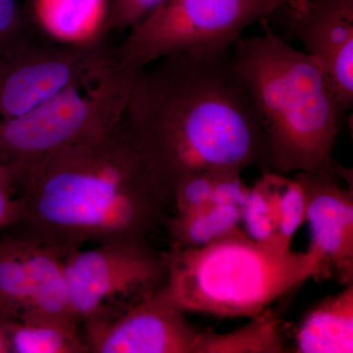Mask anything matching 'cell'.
Segmentation results:
<instances>
[{
  "mask_svg": "<svg viewBox=\"0 0 353 353\" xmlns=\"http://www.w3.org/2000/svg\"><path fill=\"white\" fill-rule=\"evenodd\" d=\"M121 125L170 194L196 174L269 167L231 50L170 55L139 69Z\"/></svg>",
  "mask_w": 353,
  "mask_h": 353,
  "instance_id": "6da1fadb",
  "label": "cell"
},
{
  "mask_svg": "<svg viewBox=\"0 0 353 353\" xmlns=\"http://www.w3.org/2000/svg\"><path fill=\"white\" fill-rule=\"evenodd\" d=\"M9 228L63 259L85 245L146 243L170 218V192L122 125L25 167Z\"/></svg>",
  "mask_w": 353,
  "mask_h": 353,
  "instance_id": "7a4b0ae2",
  "label": "cell"
},
{
  "mask_svg": "<svg viewBox=\"0 0 353 353\" xmlns=\"http://www.w3.org/2000/svg\"><path fill=\"white\" fill-rule=\"evenodd\" d=\"M241 36L231 53L259 118L269 167L281 174L336 173L333 153L343 110L321 69L267 19Z\"/></svg>",
  "mask_w": 353,
  "mask_h": 353,
  "instance_id": "3957f363",
  "label": "cell"
},
{
  "mask_svg": "<svg viewBox=\"0 0 353 353\" xmlns=\"http://www.w3.org/2000/svg\"><path fill=\"white\" fill-rule=\"evenodd\" d=\"M321 276L319 262L308 250L284 252L252 240L241 229L209 245L174 248L167 255L164 285L183 312L252 319Z\"/></svg>",
  "mask_w": 353,
  "mask_h": 353,
  "instance_id": "277c9868",
  "label": "cell"
},
{
  "mask_svg": "<svg viewBox=\"0 0 353 353\" xmlns=\"http://www.w3.org/2000/svg\"><path fill=\"white\" fill-rule=\"evenodd\" d=\"M281 0H164L114 46L121 68L138 71L170 55L220 54L255 23L270 19Z\"/></svg>",
  "mask_w": 353,
  "mask_h": 353,
  "instance_id": "5b68a950",
  "label": "cell"
},
{
  "mask_svg": "<svg viewBox=\"0 0 353 353\" xmlns=\"http://www.w3.org/2000/svg\"><path fill=\"white\" fill-rule=\"evenodd\" d=\"M136 73L118 67L2 123L0 153L24 169L48 153L113 131L122 120Z\"/></svg>",
  "mask_w": 353,
  "mask_h": 353,
  "instance_id": "8992f818",
  "label": "cell"
},
{
  "mask_svg": "<svg viewBox=\"0 0 353 353\" xmlns=\"http://www.w3.org/2000/svg\"><path fill=\"white\" fill-rule=\"evenodd\" d=\"M119 67L106 39L75 46L25 34L0 48V124Z\"/></svg>",
  "mask_w": 353,
  "mask_h": 353,
  "instance_id": "52a82bcc",
  "label": "cell"
},
{
  "mask_svg": "<svg viewBox=\"0 0 353 353\" xmlns=\"http://www.w3.org/2000/svg\"><path fill=\"white\" fill-rule=\"evenodd\" d=\"M71 315L77 322L122 310L164 284L167 255L148 243H114L63 257Z\"/></svg>",
  "mask_w": 353,
  "mask_h": 353,
  "instance_id": "ba28073f",
  "label": "cell"
},
{
  "mask_svg": "<svg viewBox=\"0 0 353 353\" xmlns=\"http://www.w3.org/2000/svg\"><path fill=\"white\" fill-rule=\"evenodd\" d=\"M169 296L164 284L122 310L85 321L92 353H194L199 332Z\"/></svg>",
  "mask_w": 353,
  "mask_h": 353,
  "instance_id": "9c48e42d",
  "label": "cell"
},
{
  "mask_svg": "<svg viewBox=\"0 0 353 353\" xmlns=\"http://www.w3.org/2000/svg\"><path fill=\"white\" fill-rule=\"evenodd\" d=\"M0 313L14 319L75 320L70 311L62 256L13 234L1 239Z\"/></svg>",
  "mask_w": 353,
  "mask_h": 353,
  "instance_id": "30bf717a",
  "label": "cell"
},
{
  "mask_svg": "<svg viewBox=\"0 0 353 353\" xmlns=\"http://www.w3.org/2000/svg\"><path fill=\"white\" fill-rule=\"evenodd\" d=\"M289 34L321 69L343 112L353 106V0H299L282 6Z\"/></svg>",
  "mask_w": 353,
  "mask_h": 353,
  "instance_id": "8fae6325",
  "label": "cell"
},
{
  "mask_svg": "<svg viewBox=\"0 0 353 353\" xmlns=\"http://www.w3.org/2000/svg\"><path fill=\"white\" fill-rule=\"evenodd\" d=\"M296 178L305 194L308 252L319 262L324 277L353 284L352 183L343 188L338 172H301Z\"/></svg>",
  "mask_w": 353,
  "mask_h": 353,
  "instance_id": "7c38bea8",
  "label": "cell"
},
{
  "mask_svg": "<svg viewBox=\"0 0 353 353\" xmlns=\"http://www.w3.org/2000/svg\"><path fill=\"white\" fill-rule=\"evenodd\" d=\"M109 6L108 0H32V14L51 41L90 46L106 38Z\"/></svg>",
  "mask_w": 353,
  "mask_h": 353,
  "instance_id": "4fadbf2b",
  "label": "cell"
},
{
  "mask_svg": "<svg viewBox=\"0 0 353 353\" xmlns=\"http://www.w3.org/2000/svg\"><path fill=\"white\" fill-rule=\"evenodd\" d=\"M296 352H353V284L315 304L294 336Z\"/></svg>",
  "mask_w": 353,
  "mask_h": 353,
  "instance_id": "5bb4252c",
  "label": "cell"
},
{
  "mask_svg": "<svg viewBox=\"0 0 353 353\" xmlns=\"http://www.w3.org/2000/svg\"><path fill=\"white\" fill-rule=\"evenodd\" d=\"M79 323L60 318L11 319V353H88Z\"/></svg>",
  "mask_w": 353,
  "mask_h": 353,
  "instance_id": "9a60e30c",
  "label": "cell"
},
{
  "mask_svg": "<svg viewBox=\"0 0 353 353\" xmlns=\"http://www.w3.org/2000/svg\"><path fill=\"white\" fill-rule=\"evenodd\" d=\"M241 208L209 204L192 213H174L166 226L175 248H199L241 230Z\"/></svg>",
  "mask_w": 353,
  "mask_h": 353,
  "instance_id": "2e32d148",
  "label": "cell"
},
{
  "mask_svg": "<svg viewBox=\"0 0 353 353\" xmlns=\"http://www.w3.org/2000/svg\"><path fill=\"white\" fill-rule=\"evenodd\" d=\"M284 350L280 321L266 311L230 333L211 329L199 332L194 353H281Z\"/></svg>",
  "mask_w": 353,
  "mask_h": 353,
  "instance_id": "e0dca14e",
  "label": "cell"
},
{
  "mask_svg": "<svg viewBox=\"0 0 353 353\" xmlns=\"http://www.w3.org/2000/svg\"><path fill=\"white\" fill-rule=\"evenodd\" d=\"M282 182V176L273 174L265 176L253 189L248 190L241 209L245 233L257 243L278 248H280L277 243V204Z\"/></svg>",
  "mask_w": 353,
  "mask_h": 353,
  "instance_id": "ac0fdd59",
  "label": "cell"
},
{
  "mask_svg": "<svg viewBox=\"0 0 353 353\" xmlns=\"http://www.w3.org/2000/svg\"><path fill=\"white\" fill-rule=\"evenodd\" d=\"M306 201L301 183L283 179L277 204V243L281 250H290L292 238L305 222Z\"/></svg>",
  "mask_w": 353,
  "mask_h": 353,
  "instance_id": "d6986e66",
  "label": "cell"
},
{
  "mask_svg": "<svg viewBox=\"0 0 353 353\" xmlns=\"http://www.w3.org/2000/svg\"><path fill=\"white\" fill-rule=\"evenodd\" d=\"M218 172H203L181 181L171 192L175 213H192L211 204Z\"/></svg>",
  "mask_w": 353,
  "mask_h": 353,
  "instance_id": "ffe728a7",
  "label": "cell"
},
{
  "mask_svg": "<svg viewBox=\"0 0 353 353\" xmlns=\"http://www.w3.org/2000/svg\"><path fill=\"white\" fill-rule=\"evenodd\" d=\"M22 167L0 153V231L13 224L18 211V187Z\"/></svg>",
  "mask_w": 353,
  "mask_h": 353,
  "instance_id": "44dd1931",
  "label": "cell"
},
{
  "mask_svg": "<svg viewBox=\"0 0 353 353\" xmlns=\"http://www.w3.org/2000/svg\"><path fill=\"white\" fill-rule=\"evenodd\" d=\"M164 0H112L109 6L105 36L109 32L129 30L143 20Z\"/></svg>",
  "mask_w": 353,
  "mask_h": 353,
  "instance_id": "7402d4cb",
  "label": "cell"
},
{
  "mask_svg": "<svg viewBox=\"0 0 353 353\" xmlns=\"http://www.w3.org/2000/svg\"><path fill=\"white\" fill-rule=\"evenodd\" d=\"M16 0H0V48L27 34Z\"/></svg>",
  "mask_w": 353,
  "mask_h": 353,
  "instance_id": "603a6c76",
  "label": "cell"
},
{
  "mask_svg": "<svg viewBox=\"0 0 353 353\" xmlns=\"http://www.w3.org/2000/svg\"><path fill=\"white\" fill-rule=\"evenodd\" d=\"M11 319H12V318L0 313V353H11Z\"/></svg>",
  "mask_w": 353,
  "mask_h": 353,
  "instance_id": "cb8c5ba5",
  "label": "cell"
},
{
  "mask_svg": "<svg viewBox=\"0 0 353 353\" xmlns=\"http://www.w3.org/2000/svg\"><path fill=\"white\" fill-rule=\"evenodd\" d=\"M284 3V6H292V4L296 3L299 0H281Z\"/></svg>",
  "mask_w": 353,
  "mask_h": 353,
  "instance_id": "d4e9b609",
  "label": "cell"
}]
</instances>
